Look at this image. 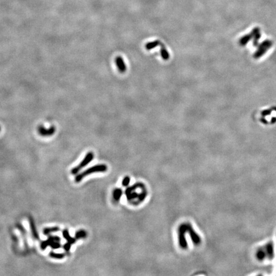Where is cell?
<instances>
[{
	"instance_id": "cell-1",
	"label": "cell",
	"mask_w": 276,
	"mask_h": 276,
	"mask_svg": "<svg viewBox=\"0 0 276 276\" xmlns=\"http://www.w3.org/2000/svg\"><path fill=\"white\" fill-rule=\"evenodd\" d=\"M108 170V166L105 164H98L90 167L88 169H86L85 171L82 172L79 174H77L75 178V182L76 183H79L81 182L83 178L87 176L95 173H104Z\"/></svg>"
},
{
	"instance_id": "cell-6",
	"label": "cell",
	"mask_w": 276,
	"mask_h": 276,
	"mask_svg": "<svg viewBox=\"0 0 276 276\" xmlns=\"http://www.w3.org/2000/svg\"><path fill=\"white\" fill-rule=\"evenodd\" d=\"M115 63H116V65L119 71L121 73H124L126 71V65L125 62H124L123 59L121 56H118L116 58V59H115Z\"/></svg>"
},
{
	"instance_id": "cell-13",
	"label": "cell",
	"mask_w": 276,
	"mask_h": 276,
	"mask_svg": "<svg viewBox=\"0 0 276 276\" xmlns=\"http://www.w3.org/2000/svg\"><path fill=\"white\" fill-rule=\"evenodd\" d=\"M160 44H161V42H160L159 40L153 41V42H149V43L146 44V49L147 50L152 49L157 47V46L160 45Z\"/></svg>"
},
{
	"instance_id": "cell-14",
	"label": "cell",
	"mask_w": 276,
	"mask_h": 276,
	"mask_svg": "<svg viewBox=\"0 0 276 276\" xmlns=\"http://www.w3.org/2000/svg\"><path fill=\"white\" fill-rule=\"evenodd\" d=\"M49 255L50 257H52V258L58 260L63 259V257L65 256V254H64V253H56L54 252H50Z\"/></svg>"
},
{
	"instance_id": "cell-18",
	"label": "cell",
	"mask_w": 276,
	"mask_h": 276,
	"mask_svg": "<svg viewBox=\"0 0 276 276\" xmlns=\"http://www.w3.org/2000/svg\"><path fill=\"white\" fill-rule=\"evenodd\" d=\"M48 240L50 242H54V241H57V242H60L61 241V238L58 236H54V235H50L48 237Z\"/></svg>"
},
{
	"instance_id": "cell-5",
	"label": "cell",
	"mask_w": 276,
	"mask_h": 276,
	"mask_svg": "<svg viewBox=\"0 0 276 276\" xmlns=\"http://www.w3.org/2000/svg\"><path fill=\"white\" fill-rule=\"evenodd\" d=\"M56 129L54 126L49 127V128H45L43 126H39L38 128V132L39 134L42 136H50L54 134Z\"/></svg>"
},
{
	"instance_id": "cell-7",
	"label": "cell",
	"mask_w": 276,
	"mask_h": 276,
	"mask_svg": "<svg viewBox=\"0 0 276 276\" xmlns=\"http://www.w3.org/2000/svg\"><path fill=\"white\" fill-rule=\"evenodd\" d=\"M62 233H63V238H65L68 242L72 243V244H73V243H76L77 240L75 238V237L73 238V237H72L70 236V233H69V231H68V230L67 229H64L63 231V232H62Z\"/></svg>"
},
{
	"instance_id": "cell-4",
	"label": "cell",
	"mask_w": 276,
	"mask_h": 276,
	"mask_svg": "<svg viewBox=\"0 0 276 276\" xmlns=\"http://www.w3.org/2000/svg\"><path fill=\"white\" fill-rule=\"evenodd\" d=\"M187 233L189 234L192 242L194 243L195 245L198 246L200 244L201 242V239L200 236L196 232L195 230L193 229L191 224L188 223H187Z\"/></svg>"
},
{
	"instance_id": "cell-19",
	"label": "cell",
	"mask_w": 276,
	"mask_h": 276,
	"mask_svg": "<svg viewBox=\"0 0 276 276\" xmlns=\"http://www.w3.org/2000/svg\"><path fill=\"white\" fill-rule=\"evenodd\" d=\"M72 245V243H69V242H67V243H65V244L63 245V249H65V251H66L67 252H68L70 250V249H71Z\"/></svg>"
},
{
	"instance_id": "cell-11",
	"label": "cell",
	"mask_w": 276,
	"mask_h": 276,
	"mask_svg": "<svg viewBox=\"0 0 276 276\" xmlns=\"http://www.w3.org/2000/svg\"><path fill=\"white\" fill-rule=\"evenodd\" d=\"M160 46H161V49H160L161 56H162V59H164V60H168V59H169V57H170L169 54L168 52L167 49H165L164 45H163L162 43H161Z\"/></svg>"
},
{
	"instance_id": "cell-8",
	"label": "cell",
	"mask_w": 276,
	"mask_h": 276,
	"mask_svg": "<svg viewBox=\"0 0 276 276\" xmlns=\"http://www.w3.org/2000/svg\"><path fill=\"white\" fill-rule=\"evenodd\" d=\"M29 221H30V228H31V230L32 234H33V237H34L35 239H39V233H38V232H37V230H36V226H35V223H34V221H33V219L31 218V217H30Z\"/></svg>"
},
{
	"instance_id": "cell-17",
	"label": "cell",
	"mask_w": 276,
	"mask_h": 276,
	"mask_svg": "<svg viewBox=\"0 0 276 276\" xmlns=\"http://www.w3.org/2000/svg\"><path fill=\"white\" fill-rule=\"evenodd\" d=\"M49 246V242L47 240H44L42 241V242L40 243V249L44 251L46 249H47V247Z\"/></svg>"
},
{
	"instance_id": "cell-9",
	"label": "cell",
	"mask_w": 276,
	"mask_h": 276,
	"mask_svg": "<svg viewBox=\"0 0 276 276\" xmlns=\"http://www.w3.org/2000/svg\"><path fill=\"white\" fill-rule=\"evenodd\" d=\"M122 194H123V192L121 188H115L113 192V197L114 200L116 202L119 201L122 196Z\"/></svg>"
},
{
	"instance_id": "cell-3",
	"label": "cell",
	"mask_w": 276,
	"mask_h": 276,
	"mask_svg": "<svg viewBox=\"0 0 276 276\" xmlns=\"http://www.w3.org/2000/svg\"><path fill=\"white\" fill-rule=\"evenodd\" d=\"M93 158H94V154L93 152L90 151V152L87 153L86 155H85V157H84V159H82V160L79 164V165H77V166L72 169L71 173L72 174H77L79 173V172L82 168L86 166L87 165L89 164L91 161L93 160Z\"/></svg>"
},
{
	"instance_id": "cell-15",
	"label": "cell",
	"mask_w": 276,
	"mask_h": 276,
	"mask_svg": "<svg viewBox=\"0 0 276 276\" xmlns=\"http://www.w3.org/2000/svg\"><path fill=\"white\" fill-rule=\"evenodd\" d=\"M47 240L49 242V246L51 247L53 249H58L60 247H62V244L60 243V242H57V241L50 242L48 239H47Z\"/></svg>"
},
{
	"instance_id": "cell-16",
	"label": "cell",
	"mask_w": 276,
	"mask_h": 276,
	"mask_svg": "<svg viewBox=\"0 0 276 276\" xmlns=\"http://www.w3.org/2000/svg\"><path fill=\"white\" fill-rule=\"evenodd\" d=\"M131 182V178L129 177H125L123 179L122 184L123 187H127Z\"/></svg>"
},
{
	"instance_id": "cell-2",
	"label": "cell",
	"mask_w": 276,
	"mask_h": 276,
	"mask_svg": "<svg viewBox=\"0 0 276 276\" xmlns=\"http://www.w3.org/2000/svg\"><path fill=\"white\" fill-rule=\"evenodd\" d=\"M187 233V223H183L178 228V237L179 246L183 249H186L188 244L185 234Z\"/></svg>"
},
{
	"instance_id": "cell-12",
	"label": "cell",
	"mask_w": 276,
	"mask_h": 276,
	"mask_svg": "<svg viewBox=\"0 0 276 276\" xmlns=\"http://www.w3.org/2000/svg\"><path fill=\"white\" fill-rule=\"evenodd\" d=\"M87 232L85 229H79L75 233V238L76 240H79V239H83L86 238L87 237Z\"/></svg>"
},
{
	"instance_id": "cell-10",
	"label": "cell",
	"mask_w": 276,
	"mask_h": 276,
	"mask_svg": "<svg viewBox=\"0 0 276 276\" xmlns=\"http://www.w3.org/2000/svg\"><path fill=\"white\" fill-rule=\"evenodd\" d=\"M59 228L56 226H53V227H49V228H45L43 230V234L45 236L49 235L50 233H54V232H58L59 231Z\"/></svg>"
}]
</instances>
